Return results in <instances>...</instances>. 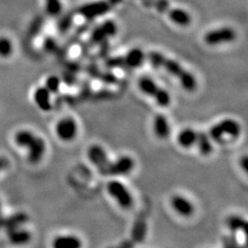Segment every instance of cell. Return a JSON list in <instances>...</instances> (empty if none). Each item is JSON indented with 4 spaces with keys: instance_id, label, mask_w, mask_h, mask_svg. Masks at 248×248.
Returning <instances> with one entry per match:
<instances>
[{
    "instance_id": "cell-1",
    "label": "cell",
    "mask_w": 248,
    "mask_h": 248,
    "mask_svg": "<svg viewBox=\"0 0 248 248\" xmlns=\"http://www.w3.org/2000/svg\"><path fill=\"white\" fill-rule=\"evenodd\" d=\"M146 58L154 67L163 69L178 80L183 89L187 91H193L197 88L195 77L176 60H173L159 52H150L146 55Z\"/></svg>"
},
{
    "instance_id": "cell-2",
    "label": "cell",
    "mask_w": 248,
    "mask_h": 248,
    "mask_svg": "<svg viewBox=\"0 0 248 248\" xmlns=\"http://www.w3.org/2000/svg\"><path fill=\"white\" fill-rule=\"evenodd\" d=\"M142 5L149 9H155L159 13L169 16L177 25L187 26L191 22V17L186 10L173 8L169 0H140Z\"/></svg>"
},
{
    "instance_id": "cell-3",
    "label": "cell",
    "mask_w": 248,
    "mask_h": 248,
    "mask_svg": "<svg viewBox=\"0 0 248 248\" xmlns=\"http://www.w3.org/2000/svg\"><path fill=\"white\" fill-rule=\"evenodd\" d=\"M122 2L123 0H97L81 6L76 13L87 20H91L106 15Z\"/></svg>"
},
{
    "instance_id": "cell-4",
    "label": "cell",
    "mask_w": 248,
    "mask_h": 248,
    "mask_svg": "<svg viewBox=\"0 0 248 248\" xmlns=\"http://www.w3.org/2000/svg\"><path fill=\"white\" fill-rule=\"evenodd\" d=\"M146 55L141 49H133L121 56L110 57L106 61L108 68L118 69H134L142 65Z\"/></svg>"
},
{
    "instance_id": "cell-5",
    "label": "cell",
    "mask_w": 248,
    "mask_h": 248,
    "mask_svg": "<svg viewBox=\"0 0 248 248\" xmlns=\"http://www.w3.org/2000/svg\"><path fill=\"white\" fill-rule=\"evenodd\" d=\"M117 33V25L112 20H106L102 24L96 27L92 32L90 33L88 41L83 45L82 51L84 53H88L90 49H92L96 45L103 44L107 42L108 39L111 38Z\"/></svg>"
},
{
    "instance_id": "cell-6",
    "label": "cell",
    "mask_w": 248,
    "mask_h": 248,
    "mask_svg": "<svg viewBox=\"0 0 248 248\" xmlns=\"http://www.w3.org/2000/svg\"><path fill=\"white\" fill-rule=\"evenodd\" d=\"M134 169V161L128 155H124L112 162L108 158L98 168L100 174L105 176H124L131 173Z\"/></svg>"
},
{
    "instance_id": "cell-7",
    "label": "cell",
    "mask_w": 248,
    "mask_h": 248,
    "mask_svg": "<svg viewBox=\"0 0 248 248\" xmlns=\"http://www.w3.org/2000/svg\"><path fill=\"white\" fill-rule=\"evenodd\" d=\"M138 86L144 94L154 98L159 106H169L171 102V97L169 92L159 87L154 80L147 77H142L138 81Z\"/></svg>"
},
{
    "instance_id": "cell-8",
    "label": "cell",
    "mask_w": 248,
    "mask_h": 248,
    "mask_svg": "<svg viewBox=\"0 0 248 248\" xmlns=\"http://www.w3.org/2000/svg\"><path fill=\"white\" fill-rule=\"evenodd\" d=\"M241 133L240 124L232 119H226L222 122L213 125L210 129L208 135L212 139V141L221 142L225 136L229 137H237Z\"/></svg>"
},
{
    "instance_id": "cell-9",
    "label": "cell",
    "mask_w": 248,
    "mask_h": 248,
    "mask_svg": "<svg viewBox=\"0 0 248 248\" xmlns=\"http://www.w3.org/2000/svg\"><path fill=\"white\" fill-rule=\"evenodd\" d=\"M107 190L122 208L130 209L133 206V196L122 182L117 180L108 182L107 185Z\"/></svg>"
},
{
    "instance_id": "cell-10",
    "label": "cell",
    "mask_w": 248,
    "mask_h": 248,
    "mask_svg": "<svg viewBox=\"0 0 248 248\" xmlns=\"http://www.w3.org/2000/svg\"><path fill=\"white\" fill-rule=\"evenodd\" d=\"M236 32L230 27H222L213 31H208L204 36V42L208 45H216L229 44L235 40Z\"/></svg>"
},
{
    "instance_id": "cell-11",
    "label": "cell",
    "mask_w": 248,
    "mask_h": 248,
    "mask_svg": "<svg viewBox=\"0 0 248 248\" xmlns=\"http://www.w3.org/2000/svg\"><path fill=\"white\" fill-rule=\"evenodd\" d=\"M55 133L63 142H70L78 134V124L73 118H63L56 124Z\"/></svg>"
},
{
    "instance_id": "cell-12",
    "label": "cell",
    "mask_w": 248,
    "mask_h": 248,
    "mask_svg": "<svg viewBox=\"0 0 248 248\" xmlns=\"http://www.w3.org/2000/svg\"><path fill=\"white\" fill-rule=\"evenodd\" d=\"M26 148L29 149V162L31 164H38L45 155L46 152V143L42 137L35 135L34 138L29 142Z\"/></svg>"
},
{
    "instance_id": "cell-13",
    "label": "cell",
    "mask_w": 248,
    "mask_h": 248,
    "mask_svg": "<svg viewBox=\"0 0 248 248\" xmlns=\"http://www.w3.org/2000/svg\"><path fill=\"white\" fill-rule=\"evenodd\" d=\"M171 206L178 214L185 217L191 216L195 212V207L193 203L183 196H174L171 199Z\"/></svg>"
},
{
    "instance_id": "cell-14",
    "label": "cell",
    "mask_w": 248,
    "mask_h": 248,
    "mask_svg": "<svg viewBox=\"0 0 248 248\" xmlns=\"http://www.w3.org/2000/svg\"><path fill=\"white\" fill-rule=\"evenodd\" d=\"M51 93L45 87H39L33 93V100L37 107L43 111H50L53 108Z\"/></svg>"
},
{
    "instance_id": "cell-15",
    "label": "cell",
    "mask_w": 248,
    "mask_h": 248,
    "mask_svg": "<svg viewBox=\"0 0 248 248\" xmlns=\"http://www.w3.org/2000/svg\"><path fill=\"white\" fill-rule=\"evenodd\" d=\"M154 131L155 135L160 139L169 138L171 132L169 120L163 114H157L154 120Z\"/></svg>"
},
{
    "instance_id": "cell-16",
    "label": "cell",
    "mask_w": 248,
    "mask_h": 248,
    "mask_svg": "<svg viewBox=\"0 0 248 248\" xmlns=\"http://www.w3.org/2000/svg\"><path fill=\"white\" fill-rule=\"evenodd\" d=\"M82 242L75 235H59L53 240V248H81Z\"/></svg>"
},
{
    "instance_id": "cell-17",
    "label": "cell",
    "mask_w": 248,
    "mask_h": 248,
    "mask_svg": "<svg viewBox=\"0 0 248 248\" xmlns=\"http://www.w3.org/2000/svg\"><path fill=\"white\" fill-rule=\"evenodd\" d=\"M9 231V238L11 244L15 246H23L28 244L31 239V234L29 231L15 228Z\"/></svg>"
},
{
    "instance_id": "cell-18",
    "label": "cell",
    "mask_w": 248,
    "mask_h": 248,
    "mask_svg": "<svg viewBox=\"0 0 248 248\" xmlns=\"http://www.w3.org/2000/svg\"><path fill=\"white\" fill-rule=\"evenodd\" d=\"M196 145H198L200 153L202 155H209L213 150L212 139L210 138L208 133L203 132H197Z\"/></svg>"
},
{
    "instance_id": "cell-19",
    "label": "cell",
    "mask_w": 248,
    "mask_h": 248,
    "mask_svg": "<svg viewBox=\"0 0 248 248\" xmlns=\"http://www.w3.org/2000/svg\"><path fill=\"white\" fill-rule=\"evenodd\" d=\"M196 141H197V132L189 128L182 130L177 135V142L180 146L184 148H189L195 145Z\"/></svg>"
},
{
    "instance_id": "cell-20",
    "label": "cell",
    "mask_w": 248,
    "mask_h": 248,
    "mask_svg": "<svg viewBox=\"0 0 248 248\" xmlns=\"http://www.w3.org/2000/svg\"><path fill=\"white\" fill-rule=\"evenodd\" d=\"M88 73H89V76L93 77L94 78H97V79L105 82V83L115 84L118 80L117 77H115L114 75H112L110 73H107V72L98 71V68H95V67H89Z\"/></svg>"
},
{
    "instance_id": "cell-21",
    "label": "cell",
    "mask_w": 248,
    "mask_h": 248,
    "mask_svg": "<svg viewBox=\"0 0 248 248\" xmlns=\"http://www.w3.org/2000/svg\"><path fill=\"white\" fill-rule=\"evenodd\" d=\"M14 52V45L9 37L0 36V57L7 59Z\"/></svg>"
},
{
    "instance_id": "cell-22",
    "label": "cell",
    "mask_w": 248,
    "mask_h": 248,
    "mask_svg": "<svg viewBox=\"0 0 248 248\" xmlns=\"http://www.w3.org/2000/svg\"><path fill=\"white\" fill-rule=\"evenodd\" d=\"M27 221V216L23 213H18L12 217H10L9 219L4 220L3 225L6 226L8 228V230L11 229H15L18 228L21 224H23Z\"/></svg>"
},
{
    "instance_id": "cell-23",
    "label": "cell",
    "mask_w": 248,
    "mask_h": 248,
    "mask_svg": "<svg viewBox=\"0 0 248 248\" xmlns=\"http://www.w3.org/2000/svg\"><path fill=\"white\" fill-rule=\"evenodd\" d=\"M228 227L231 231L236 232V231H247V222L240 216H232L227 221Z\"/></svg>"
},
{
    "instance_id": "cell-24",
    "label": "cell",
    "mask_w": 248,
    "mask_h": 248,
    "mask_svg": "<svg viewBox=\"0 0 248 248\" xmlns=\"http://www.w3.org/2000/svg\"><path fill=\"white\" fill-rule=\"evenodd\" d=\"M61 0H45V10L50 16H57L62 11Z\"/></svg>"
},
{
    "instance_id": "cell-25",
    "label": "cell",
    "mask_w": 248,
    "mask_h": 248,
    "mask_svg": "<svg viewBox=\"0 0 248 248\" xmlns=\"http://www.w3.org/2000/svg\"><path fill=\"white\" fill-rule=\"evenodd\" d=\"M61 78L57 76H50L45 81V88L51 94H56L61 87Z\"/></svg>"
},
{
    "instance_id": "cell-26",
    "label": "cell",
    "mask_w": 248,
    "mask_h": 248,
    "mask_svg": "<svg viewBox=\"0 0 248 248\" xmlns=\"http://www.w3.org/2000/svg\"><path fill=\"white\" fill-rule=\"evenodd\" d=\"M44 49L47 53H57L59 48L53 38L48 37L45 39V42H44Z\"/></svg>"
},
{
    "instance_id": "cell-27",
    "label": "cell",
    "mask_w": 248,
    "mask_h": 248,
    "mask_svg": "<svg viewBox=\"0 0 248 248\" xmlns=\"http://www.w3.org/2000/svg\"><path fill=\"white\" fill-rule=\"evenodd\" d=\"M72 22H73V18H72L71 15L64 16L63 18L60 19V21L58 23V30L61 32H65L66 31L69 30V28L71 26Z\"/></svg>"
},
{
    "instance_id": "cell-28",
    "label": "cell",
    "mask_w": 248,
    "mask_h": 248,
    "mask_svg": "<svg viewBox=\"0 0 248 248\" xmlns=\"http://www.w3.org/2000/svg\"><path fill=\"white\" fill-rule=\"evenodd\" d=\"M224 248H242L238 246V244L235 242V240H227L225 242Z\"/></svg>"
},
{
    "instance_id": "cell-29",
    "label": "cell",
    "mask_w": 248,
    "mask_h": 248,
    "mask_svg": "<svg viewBox=\"0 0 248 248\" xmlns=\"http://www.w3.org/2000/svg\"><path fill=\"white\" fill-rule=\"evenodd\" d=\"M9 165V162L8 160L6 159L5 157H1L0 156V172L3 170V169H6Z\"/></svg>"
},
{
    "instance_id": "cell-30",
    "label": "cell",
    "mask_w": 248,
    "mask_h": 248,
    "mask_svg": "<svg viewBox=\"0 0 248 248\" xmlns=\"http://www.w3.org/2000/svg\"><path fill=\"white\" fill-rule=\"evenodd\" d=\"M248 159L247 156H244L243 158H241V166H242V168L244 169L245 171H247V170H248Z\"/></svg>"
},
{
    "instance_id": "cell-31",
    "label": "cell",
    "mask_w": 248,
    "mask_h": 248,
    "mask_svg": "<svg viewBox=\"0 0 248 248\" xmlns=\"http://www.w3.org/2000/svg\"><path fill=\"white\" fill-rule=\"evenodd\" d=\"M0 212H1V204H0Z\"/></svg>"
}]
</instances>
